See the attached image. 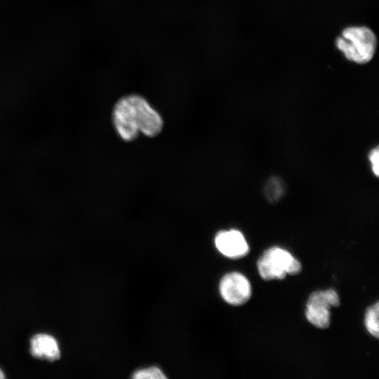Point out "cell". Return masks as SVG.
Masks as SVG:
<instances>
[{"mask_svg": "<svg viewBox=\"0 0 379 379\" xmlns=\"http://www.w3.org/2000/svg\"><path fill=\"white\" fill-rule=\"evenodd\" d=\"M112 121L118 135L126 142L136 139L139 133L157 136L164 126L160 114L143 97L135 94L122 97L116 102Z\"/></svg>", "mask_w": 379, "mask_h": 379, "instance_id": "1", "label": "cell"}, {"mask_svg": "<svg viewBox=\"0 0 379 379\" xmlns=\"http://www.w3.org/2000/svg\"><path fill=\"white\" fill-rule=\"evenodd\" d=\"M335 44L347 60L365 64L373 57L377 41L369 28L364 26L349 27L337 38Z\"/></svg>", "mask_w": 379, "mask_h": 379, "instance_id": "2", "label": "cell"}, {"mask_svg": "<svg viewBox=\"0 0 379 379\" xmlns=\"http://www.w3.org/2000/svg\"><path fill=\"white\" fill-rule=\"evenodd\" d=\"M260 277L265 281L284 279L302 270L300 262L288 251L277 246L266 250L257 262Z\"/></svg>", "mask_w": 379, "mask_h": 379, "instance_id": "3", "label": "cell"}, {"mask_svg": "<svg viewBox=\"0 0 379 379\" xmlns=\"http://www.w3.org/2000/svg\"><path fill=\"white\" fill-rule=\"evenodd\" d=\"M220 293L232 305L246 303L251 296V286L246 277L239 272H230L220 280Z\"/></svg>", "mask_w": 379, "mask_h": 379, "instance_id": "4", "label": "cell"}, {"mask_svg": "<svg viewBox=\"0 0 379 379\" xmlns=\"http://www.w3.org/2000/svg\"><path fill=\"white\" fill-rule=\"evenodd\" d=\"M217 249L230 258H240L249 252V246L244 236L237 230H222L215 237Z\"/></svg>", "mask_w": 379, "mask_h": 379, "instance_id": "5", "label": "cell"}, {"mask_svg": "<svg viewBox=\"0 0 379 379\" xmlns=\"http://www.w3.org/2000/svg\"><path fill=\"white\" fill-rule=\"evenodd\" d=\"M30 352L32 356L53 361L60 356L58 343L52 335L45 333L34 335L30 340Z\"/></svg>", "mask_w": 379, "mask_h": 379, "instance_id": "6", "label": "cell"}, {"mask_svg": "<svg viewBox=\"0 0 379 379\" xmlns=\"http://www.w3.org/2000/svg\"><path fill=\"white\" fill-rule=\"evenodd\" d=\"M305 316L317 328H327L330 326V309L324 305L307 302Z\"/></svg>", "mask_w": 379, "mask_h": 379, "instance_id": "7", "label": "cell"}, {"mask_svg": "<svg viewBox=\"0 0 379 379\" xmlns=\"http://www.w3.org/2000/svg\"><path fill=\"white\" fill-rule=\"evenodd\" d=\"M307 302L322 305L330 309L339 306L340 299L335 290L327 289L326 291L313 292L310 295Z\"/></svg>", "mask_w": 379, "mask_h": 379, "instance_id": "8", "label": "cell"}, {"mask_svg": "<svg viewBox=\"0 0 379 379\" xmlns=\"http://www.w3.org/2000/svg\"><path fill=\"white\" fill-rule=\"evenodd\" d=\"M263 192L269 201L276 202L284 193V183L279 178L272 177L265 184Z\"/></svg>", "mask_w": 379, "mask_h": 379, "instance_id": "9", "label": "cell"}, {"mask_svg": "<svg viewBox=\"0 0 379 379\" xmlns=\"http://www.w3.org/2000/svg\"><path fill=\"white\" fill-rule=\"evenodd\" d=\"M378 313L379 304L378 302H376L367 309L364 319V324L367 331L376 338L379 337Z\"/></svg>", "mask_w": 379, "mask_h": 379, "instance_id": "10", "label": "cell"}, {"mask_svg": "<svg viewBox=\"0 0 379 379\" xmlns=\"http://www.w3.org/2000/svg\"><path fill=\"white\" fill-rule=\"evenodd\" d=\"M135 379H163L166 378L162 371L156 366L136 371L132 376Z\"/></svg>", "mask_w": 379, "mask_h": 379, "instance_id": "11", "label": "cell"}, {"mask_svg": "<svg viewBox=\"0 0 379 379\" xmlns=\"http://www.w3.org/2000/svg\"><path fill=\"white\" fill-rule=\"evenodd\" d=\"M371 170L375 176L379 175V149L378 147L373 148L368 154Z\"/></svg>", "mask_w": 379, "mask_h": 379, "instance_id": "12", "label": "cell"}, {"mask_svg": "<svg viewBox=\"0 0 379 379\" xmlns=\"http://www.w3.org/2000/svg\"><path fill=\"white\" fill-rule=\"evenodd\" d=\"M5 378L4 373L3 371L0 368V379H3Z\"/></svg>", "mask_w": 379, "mask_h": 379, "instance_id": "13", "label": "cell"}]
</instances>
